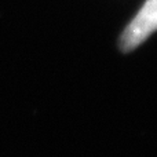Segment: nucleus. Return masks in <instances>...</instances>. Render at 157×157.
I'll return each mask as SVG.
<instances>
[{
  "mask_svg": "<svg viewBox=\"0 0 157 157\" xmlns=\"http://www.w3.org/2000/svg\"><path fill=\"white\" fill-rule=\"evenodd\" d=\"M157 30V0H146L135 18L127 25L121 37L120 47L124 52L132 51Z\"/></svg>",
  "mask_w": 157,
  "mask_h": 157,
  "instance_id": "1",
  "label": "nucleus"
}]
</instances>
